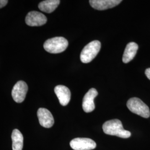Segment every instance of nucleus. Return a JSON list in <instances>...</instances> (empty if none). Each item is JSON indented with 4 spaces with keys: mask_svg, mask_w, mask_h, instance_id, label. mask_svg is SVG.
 I'll return each mask as SVG.
<instances>
[{
    "mask_svg": "<svg viewBox=\"0 0 150 150\" xmlns=\"http://www.w3.org/2000/svg\"><path fill=\"white\" fill-rule=\"evenodd\" d=\"M127 106L130 111L144 118H149L150 116L149 108L139 98H130L127 102Z\"/></svg>",
    "mask_w": 150,
    "mask_h": 150,
    "instance_id": "nucleus-4",
    "label": "nucleus"
},
{
    "mask_svg": "<svg viewBox=\"0 0 150 150\" xmlns=\"http://www.w3.org/2000/svg\"><path fill=\"white\" fill-rule=\"evenodd\" d=\"M101 42L95 40L88 43L83 48L80 54V59L82 62L87 64L94 59L101 49Z\"/></svg>",
    "mask_w": 150,
    "mask_h": 150,
    "instance_id": "nucleus-3",
    "label": "nucleus"
},
{
    "mask_svg": "<svg viewBox=\"0 0 150 150\" xmlns=\"http://www.w3.org/2000/svg\"><path fill=\"white\" fill-rule=\"evenodd\" d=\"M70 146L74 150H91L96 147V144L88 138H76L71 141Z\"/></svg>",
    "mask_w": 150,
    "mask_h": 150,
    "instance_id": "nucleus-5",
    "label": "nucleus"
},
{
    "mask_svg": "<svg viewBox=\"0 0 150 150\" xmlns=\"http://www.w3.org/2000/svg\"><path fill=\"white\" fill-rule=\"evenodd\" d=\"M47 21V17L43 13L38 11H31L28 13L25 22L30 26H41L45 25Z\"/></svg>",
    "mask_w": 150,
    "mask_h": 150,
    "instance_id": "nucleus-7",
    "label": "nucleus"
},
{
    "mask_svg": "<svg viewBox=\"0 0 150 150\" xmlns=\"http://www.w3.org/2000/svg\"><path fill=\"white\" fill-rule=\"evenodd\" d=\"M38 117L40 124L43 127L51 128L54 125V117L47 109L40 108L38 111Z\"/></svg>",
    "mask_w": 150,
    "mask_h": 150,
    "instance_id": "nucleus-9",
    "label": "nucleus"
},
{
    "mask_svg": "<svg viewBox=\"0 0 150 150\" xmlns=\"http://www.w3.org/2000/svg\"><path fill=\"white\" fill-rule=\"evenodd\" d=\"M60 3L59 0H46L41 2L38 8L41 11L46 13H51L54 11Z\"/></svg>",
    "mask_w": 150,
    "mask_h": 150,
    "instance_id": "nucleus-13",
    "label": "nucleus"
},
{
    "mask_svg": "<svg viewBox=\"0 0 150 150\" xmlns=\"http://www.w3.org/2000/svg\"><path fill=\"white\" fill-rule=\"evenodd\" d=\"M8 3L7 0H0V8L5 7Z\"/></svg>",
    "mask_w": 150,
    "mask_h": 150,
    "instance_id": "nucleus-15",
    "label": "nucleus"
},
{
    "mask_svg": "<svg viewBox=\"0 0 150 150\" xmlns=\"http://www.w3.org/2000/svg\"><path fill=\"white\" fill-rule=\"evenodd\" d=\"M54 91L59 98L60 104L64 106L67 105L71 100L70 89L63 85H58L55 87Z\"/></svg>",
    "mask_w": 150,
    "mask_h": 150,
    "instance_id": "nucleus-11",
    "label": "nucleus"
},
{
    "mask_svg": "<svg viewBox=\"0 0 150 150\" xmlns=\"http://www.w3.org/2000/svg\"><path fill=\"white\" fill-rule=\"evenodd\" d=\"M103 132L106 134L116 136L123 139L129 138L131 132L123 129L121 121L118 119H114L105 122L102 126Z\"/></svg>",
    "mask_w": 150,
    "mask_h": 150,
    "instance_id": "nucleus-1",
    "label": "nucleus"
},
{
    "mask_svg": "<svg viewBox=\"0 0 150 150\" xmlns=\"http://www.w3.org/2000/svg\"><path fill=\"white\" fill-rule=\"evenodd\" d=\"M139 49V46L135 42L128 43L122 57V61L125 64H127L134 59L137 51Z\"/></svg>",
    "mask_w": 150,
    "mask_h": 150,
    "instance_id": "nucleus-12",
    "label": "nucleus"
},
{
    "mask_svg": "<svg viewBox=\"0 0 150 150\" xmlns=\"http://www.w3.org/2000/svg\"><path fill=\"white\" fill-rule=\"evenodd\" d=\"M145 75L147 76V77L150 80V68L147 69L145 71Z\"/></svg>",
    "mask_w": 150,
    "mask_h": 150,
    "instance_id": "nucleus-16",
    "label": "nucleus"
},
{
    "mask_svg": "<svg viewBox=\"0 0 150 150\" xmlns=\"http://www.w3.org/2000/svg\"><path fill=\"white\" fill-rule=\"evenodd\" d=\"M11 138L12 140V150H22L23 145V137L21 132L17 129H15L12 133Z\"/></svg>",
    "mask_w": 150,
    "mask_h": 150,
    "instance_id": "nucleus-14",
    "label": "nucleus"
},
{
    "mask_svg": "<svg viewBox=\"0 0 150 150\" xmlns=\"http://www.w3.org/2000/svg\"><path fill=\"white\" fill-rule=\"evenodd\" d=\"M121 2V0H90L89 1L92 8L100 11L113 8Z\"/></svg>",
    "mask_w": 150,
    "mask_h": 150,
    "instance_id": "nucleus-10",
    "label": "nucleus"
},
{
    "mask_svg": "<svg viewBox=\"0 0 150 150\" xmlns=\"http://www.w3.org/2000/svg\"><path fill=\"white\" fill-rule=\"evenodd\" d=\"M27 91V83L23 81H18L13 86L12 91L13 99L17 103H21L25 99Z\"/></svg>",
    "mask_w": 150,
    "mask_h": 150,
    "instance_id": "nucleus-6",
    "label": "nucleus"
},
{
    "mask_svg": "<svg viewBox=\"0 0 150 150\" xmlns=\"http://www.w3.org/2000/svg\"><path fill=\"white\" fill-rule=\"evenodd\" d=\"M98 95V92L94 88H92L88 91L83 98L82 108L86 113L91 112L95 108L94 99Z\"/></svg>",
    "mask_w": 150,
    "mask_h": 150,
    "instance_id": "nucleus-8",
    "label": "nucleus"
},
{
    "mask_svg": "<svg viewBox=\"0 0 150 150\" xmlns=\"http://www.w3.org/2000/svg\"><path fill=\"white\" fill-rule=\"evenodd\" d=\"M69 45L68 41L63 37H56L48 39L43 45L44 49L51 54H59L64 52Z\"/></svg>",
    "mask_w": 150,
    "mask_h": 150,
    "instance_id": "nucleus-2",
    "label": "nucleus"
}]
</instances>
